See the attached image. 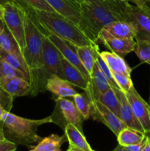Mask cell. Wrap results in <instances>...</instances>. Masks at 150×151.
I'll return each instance as SVG.
<instances>
[{
  "label": "cell",
  "mask_w": 150,
  "mask_h": 151,
  "mask_svg": "<svg viewBox=\"0 0 150 151\" xmlns=\"http://www.w3.org/2000/svg\"><path fill=\"white\" fill-rule=\"evenodd\" d=\"M112 151H127V150L125 148L124 146H122L119 144L116 147H115V149H113Z\"/></svg>",
  "instance_id": "40"
},
{
  "label": "cell",
  "mask_w": 150,
  "mask_h": 151,
  "mask_svg": "<svg viewBox=\"0 0 150 151\" xmlns=\"http://www.w3.org/2000/svg\"><path fill=\"white\" fill-rule=\"evenodd\" d=\"M11 1H13V0H0V4L4 7L7 3L11 2Z\"/></svg>",
  "instance_id": "45"
},
{
  "label": "cell",
  "mask_w": 150,
  "mask_h": 151,
  "mask_svg": "<svg viewBox=\"0 0 150 151\" xmlns=\"http://www.w3.org/2000/svg\"><path fill=\"white\" fill-rule=\"evenodd\" d=\"M61 64L63 69V79L73 85L80 88L82 90L88 89L89 86L90 80L85 78L83 74L77 67L68 61L61 55Z\"/></svg>",
  "instance_id": "14"
},
{
  "label": "cell",
  "mask_w": 150,
  "mask_h": 151,
  "mask_svg": "<svg viewBox=\"0 0 150 151\" xmlns=\"http://www.w3.org/2000/svg\"><path fill=\"white\" fill-rule=\"evenodd\" d=\"M33 13L46 34L52 33L75 47L93 46L96 43L90 40L79 27L67 18L56 12L39 11Z\"/></svg>",
  "instance_id": "4"
},
{
  "label": "cell",
  "mask_w": 150,
  "mask_h": 151,
  "mask_svg": "<svg viewBox=\"0 0 150 151\" xmlns=\"http://www.w3.org/2000/svg\"><path fill=\"white\" fill-rule=\"evenodd\" d=\"M16 1L35 10L55 12L46 0H16Z\"/></svg>",
  "instance_id": "32"
},
{
  "label": "cell",
  "mask_w": 150,
  "mask_h": 151,
  "mask_svg": "<svg viewBox=\"0 0 150 151\" xmlns=\"http://www.w3.org/2000/svg\"><path fill=\"white\" fill-rule=\"evenodd\" d=\"M90 119L104 124L117 137L119 133L126 128L123 121L113 111L96 100H91Z\"/></svg>",
  "instance_id": "9"
},
{
  "label": "cell",
  "mask_w": 150,
  "mask_h": 151,
  "mask_svg": "<svg viewBox=\"0 0 150 151\" xmlns=\"http://www.w3.org/2000/svg\"><path fill=\"white\" fill-rule=\"evenodd\" d=\"M64 131L69 145L74 146L84 151H95L88 144L85 136L83 135V133L81 132L74 125L70 123L67 124L65 127Z\"/></svg>",
  "instance_id": "21"
},
{
  "label": "cell",
  "mask_w": 150,
  "mask_h": 151,
  "mask_svg": "<svg viewBox=\"0 0 150 151\" xmlns=\"http://www.w3.org/2000/svg\"><path fill=\"white\" fill-rule=\"evenodd\" d=\"M0 48L7 52L12 53L23 58L21 50L19 44L6 27L0 34Z\"/></svg>",
  "instance_id": "24"
},
{
  "label": "cell",
  "mask_w": 150,
  "mask_h": 151,
  "mask_svg": "<svg viewBox=\"0 0 150 151\" xmlns=\"http://www.w3.org/2000/svg\"><path fill=\"white\" fill-rule=\"evenodd\" d=\"M82 2L88 3V4H95V3L101 2V1H104V0H82Z\"/></svg>",
  "instance_id": "41"
},
{
  "label": "cell",
  "mask_w": 150,
  "mask_h": 151,
  "mask_svg": "<svg viewBox=\"0 0 150 151\" xmlns=\"http://www.w3.org/2000/svg\"><path fill=\"white\" fill-rule=\"evenodd\" d=\"M91 100L92 98L87 90L84 91L83 94L76 93L73 97V101L76 109L80 112L85 119H90Z\"/></svg>",
  "instance_id": "26"
},
{
  "label": "cell",
  "mask_w": 150,
  "mask_h": 151,
  "mask_svg": "<svg viewBox=\"0 0 150 151\" xmlns=\"http://www.w3.org/2000/svg\"><path fill=\"white\" fill-rule=\"evenodd\" d=\"M0 58L3 59L4 61L7 62L12 67L21 72L22 73L29 77V69H28L23 58L16 55L12 54V53L7 52L4 51V50L1 48H0Z\"/></svg>",
  "instance_id": "28"
},
{
  "label": "cell",
  "mask_w": 150,
  "mask_h": 151,
  "mask_svg": "<svg viewBox=\"0 0 150 151\" xmlns=\"http://www.w3.org/2000/svg\"><path fill=\"white\" fill-rule=\"evenodd\" d=\"M17 145L10 140H0V151H16Z\"/></svg>",
  "instance_id": "35"
},
{
  "label": "cell",
  "mask_w": 150,
  "mask_h": 151,
  "mask_svg": "<svg viewBox=\"0 0 150 151\" xmlns=\"http://www.w3.org/2000/svg\"><path fill=\"white\" fill-rule=\"evenodd\" d=\"M145 137L146 134L128 127L122 130L117 136L119 144L124 147L141 142Z\"/></svg>",
  "instance_id": "25"
},
{
  "label": "cell",
  "mask_w": 150,
  "mask_h": 151,
  "mask_svg": "<svg viewBox=\"0 0 150 151\" xmlns=\"http://www.w3.org/2000/svg\"><path fill=\"white\" fill-rule=\"evenodd\" d=\"M13 102V97L0 88V121L5 112H10Z\"/></svg>",
  "instance_id": "34"
},
{
  "label": "cell",
  "mask_w": 150,
  "mask_h": 151,
  "mask_svg": "<svg viewBox=\"0 0 150 151\" xmlns=\"http://www.w3.org/2000/svg\"><path fill=\"white\" fill-rule=\"evenodd\" d=\"M97 100L102 103L104 106H106L107 109H110L111 111H113L115 114H116L120 118V102L112 87L109 88L107 91L101 94Z\"/></svg>",
  "instance_id": "27"
},
{
  "label": "cell",
  "mask_w": 150,
  "mask_h": 151,
  "mask_svg": "<svg viewBox=\"0 0 150 151\" xmlns=\"http://www.w3.org/2000/svg\"><path fill=\"white\" fill-rule=\"evenodd\" d=\"M135 116L146 134L150 132V105H149L133 86L125 92Z\"/></svg>",
  "instance_id": "10"
},
{
  "label": "cell",
  "mask_w": 150,
  "mask_h": 151,
  "mask_svg": "<svg viewBox=\"0 0 150 151\" xmlns=\"http://www.w3.org/2000/svg\"><path fill=\"white\" fill-rule=\"evenodd\" d=\"M56 13L67 18L78 26L80 19V10L69 0H46Z\"/></svg>",
  "instance_id": "18"
},
{
  "label": "cell",
  "mask_w": 150,
  "mask_h": 151,
  "mask_svg": "<svg viewBox=\"0 0 150 151\" xmlns=\"http://www.w3.org/2000/svg\"><path fill=\"white\" fill-rule=\"evenodd\" d=\"M149 99H150V97H149Z\"/></svg>",
  "instance_id": "48"
},
{
  "label": "cell",
  "mask_w": 150,
  "mask_h": 151,
  "mask_svg": "<svg viewBox=\"0 0 150 151\" xmlns=\"http://www.w3.org/2000/svg\"><path fill=\"white\" fill-rule=\"evenodd\" d=\"M149 2L150 0H134V4L137 6H142Z\"/></svg>",
  "instance_id": "38"
},
{
  "label": "cell",
  "mask_w": 150,
  "mask_h": 151,
  "mask_svg": "<svg viewBox=\"0 0 150 151\" xmlns=\"http://www.w3.org/2000/svg\"><path fill=\"white\" fill-rule=\"evenodd\" d=\"M3 14H4V7L0 4V18L2 19Z\"/></svg>",
  "instance_id": "46"
},
{
  "label": "cell",
  "mask_w": 150,
  "mask_h": 151,
  "mask_svg": "<svg viewBox=\"0 0 150 151\" xmlns=\"http://www.w3.org/2000/svg\"><path fill=\"white\" fill-rule=\"evenodd\" d=\"M18 3L23 9L24 19L25 47L22 57L30 74L43 66V40L46 34L38 23L32 9Z\"/></svg>",
  "instance_id": "2"
},
{
  "label": "cell",
  "mask_w": 150,
  "mask_h": 151,
  "mask_svg": "<svg viewBox=\"0 0 150 151\" xmlns=\"http://www.w3.org/2000/svg\"><path fill=\"white\" fill-rule=\"evenodd\" d=\"M112 75H113V79H114L116 85L124 92L128 91L133 86V83L131 80V76H128V75L121 73H115V72H112Z\"/></svg>",
  "instance_id": "33"
},
{
  "label": "cell",
  "mask_w": 150,
  "mask_h": 151,
  "mask_svg": "<svg viewBox=\"0 0 150 151\" xmlns=\"http://www.w3.org/2000/svg\"><path fill=\"white\" fill-rule=\"evenodd\" d=\"M110 88L111 86L109 81L95 63L93 68V72L90 77L89 86L86 89L89 92L91 98L97 100L101 94Z\"/></svg>",
  "instance_id": "16"
},
{
  "label": "cell",
  "mask_w": 150,
  "mask_h": 151,
  "mask_svg": "<svg viewBox=\"0 0 150 151\" xmlns=\"http://www.w3.org/2000/svg\"><path fill=\"white\" fill-rule=\"evenodd\" d=\"M126 21L137 31L135 39L150 40V7L146 4L132 5L128 3L126 8Z\"/></svg>",
  "instance_id": "8"
},
{
  "label": "cell",
  "mask_w": 150,
  "mask_h": 151,
  "mask_svg": "<svg viewBox=\"0 0 150 151\" xmlns=\"http://www.w3.org/2000/svg\"><path fill=\"white\" fill-rule=\"evenodd\" d=\"M68 151H84L82 150H81V149H79L77 148V147H74V146H71V145H69V148H68Z\"/></svg>",
  "instance_id": "43"
},
{
  "label": "cell",
  "mask_w": 150,
  "mask_h": 151,
  "mask_svg": "<svg viewBox=\"0 0 150 151\" xmlns=\"http://www.w3.org/2000/svg\"><path fill=\"white\" fill-rule=\"evenodd\" d=\"M67 141L66 134L58 136L51 134L49 137L42 139L36 146L29 151H60L62 145Z\"/></svg>",
  "instance_id": "22"
},
{
  "label": "cell",
  "mask_w": 150,
  "mask_h": 151,
  "mask_svg": "<svg viewBox=\"0 0 150 151\" xmlns=\"http://www.w3.org/2000/svg\"><path fill=\"white\" fill-rule=\"evenodd\" d=\"M74 86L57 75H52L46 83V90L52 93L57 98L73 97L76 94Z\"/></svg>",
  "instance_id": "17"
},
{
  "label": "cell",
  "mask_w": 150,
  "mask_h": 151,
  "mask_svg": "<svg viewBox=\"0 0 150 151\" xmlns=\"http://www.w3.org/2000/svg\"><path fill=\"white\" fill-rule=\"evenodd\" d=\"M133 51L142 63L150 65V40L136 39Z\"/></svg>",
  "instance_id": "29"
},
{
  "label": "cell",
  "mask_w": 150,
  "mask_h": 151,
  "mask_svg": "<svg viewBox=\"0 0 150 151\" xmlns=\"http://www.w3.org/2000/svg\"><path fill=\"white\" fill-rule=\"evenodd\" d=\"M52 75H57L63 79L61 53L48 37L44 35L43 40V66L29 74V94L34 97L45 91L47 81Z\"/></svg>",
  "instance_id": "5"
},
{
  "label": "cell",
  "mask_w": 150,
  "mask_h": 151,
  "mask_svg": "<svg viewBox=\"0 0 150 151\" xmlns=\"http://www.w3.org/2000/svg\"><path fill=\"white\" fill-rule=\"evenodd\" d=\"M55 103L54 111L50 116L52 122L57 124L63 129L67 124H72L83 133L82 122L85 119L76 109L74 101L66 98H57Z\"/></svg>",
  "instance_id": "7"
},
{
  "label": "cell",
  "mask_w": 150,
  "mask_h": 151,
  "mask_svg": "<svg viewBox=\"0 0 150 151\" xmlns=\"http://www.w3.org/2000/svg\"><path fill=\"white\" fill-rule=\"evenodd\" d=\"M66 151H68V150H66Z\"/></svg>",
  "instance_id": "47"
},
{
  "label": "cell",
  "mask_w": 150,
  "mask_h": 151,
  "mask_svg": "<svg viewBox=\"0 0 150 151\" xmlns=\"http://www.w3.org/2000/svg\"><path fill=\"white\" fill-rule=\"evenodd\" d=\"M5 27L16 38L21 52L25 47V31L24 12L21 6L13 0L4 6L2 17Z\"/></svg>",
  "instance_id": "6"
},
{
  "label": "cell",
  "mask_w": 150,
  "mask_h": 151,
  "mask_svg": "<svg viewBox=\"0 0 150 151\" xmlns=\"http://www.w3.org/2000/svg\"><path fill=\"white\" fill-rule=\"evenodd\" d=\"M46 36L54 44V45L57 47V50L60 51L62 55L68 61H69L71 63L74 65L76 67H77L80 70V72L83 74L85 78L90 80L89 74H88V72H87L86 69H85L84 66L82 65V63L79 60L77 53H76V49H75V46L72 45L70 43L62 39L61 38L54 35V34L48 33Z\"/></svg>",
  "instance_id": "12"
},
{
  "label": "cell",
  "mask_w": 150,
  "mask_h": 151,
  "mask_svg": "<svg viewBox=\"0 0 150 151\" xmlns=\"http://www.w3.org/2000/svg\"><path fill=\"white\" fill-rule=\"evenodd\" d=\"M4 27H5V24H4V21H3V19L1 18H0V34L1 33V32H2Z\"/></svg>",
  "instance_id": "42"
},
{
  "label": "cell",
  "mask_w": 150,
  "mask_h": 151,
  "mask_svg": "<svg viewBox=\"0 0 150 151\" xmlns=\"http://www.w3.org/2000/svg\"><path fill=\"white\" fill-rule=\"evenodd\" d=\"M7 78H21L29 81V77L12 67L3 59L0 58V80Z\"/></svg>",
  "instance_id": "31"
},
{
  "label": "cell",
  "mask_w": 150,
  "mask_h": 151,
  "mask_svg": "<svg viewBox=\"0 0 150 151\" xmlns=\"http://www.w3.org/2000/svg\"><path fill=\"white\" fill-rule=\"evenodd\" d=\"M0 88L13 98L28 95L30 92L29 81L21 78H7L0 80Z\"/></svg>",
  "instance_id": "15"
},
{
  "label": "cell",
  "mask_w": 150,
  "mask_h": 151,
  "mask_svg": "<svg viewBox=\"0 0 150 151\" xmlns=\"http://www.w3.org/2000/svg\"><path fill=\"white\" fill-rule=\"evenodd\" d=\"M128 3L123 0H104L95 4L81 3L78 27L90 40L97 44L99 34L105 27L117 21H126Z\"/></svg>",
  "instance_id": "1"
},
{
  "label": "cell",
  "mask_w": 150,
  "mask_h": 151,
  "mask_svg": "<svg viewBox=\"0 0 150 151\" xmlns=\"http://www.w3.org/2000/svg\"><path fill=\"white\" fill-rule=\"evenodd\" d=\"M99 54L112 72L124 74L130 76L132 69L123 57L112 52L103 51Z\"/></svg>",
  "instance_id": "19"
},
{
  "label": "cell",
  "mask_w": 150,
  "mask_h": 151,
  "mask_svg": "<svg viewBox=\"0 0 150 151\" xmlns=\"http://www.w3.org/2000/svg\"><path fill=\"white\" fill-rule=\"evenodd\" d=\"M147 136V139L145 145L143 147L142 150L141 151H150V135L148 134H146Z\"/></svg>",
  "instance_id": "37"
},
{
  "label": "cell",
  "mask_w": 150,
  "mask_h": 151,
  "mask_svg": "<svg viewBox=\"0 0 150 151\" xmlns=\"http://www.w3.org/2000/svg\"><path fill=\"white\" fill-rule=\"evenodd\" d=\"M113 88L115 91V92H116L121 104L120 119L123 121L124 123L128 128H132V129L137 130V131H141V132L146 134L143 127L141 126V125L138 122V119L134 116L132 108H131L130 104H129V101H128L127 97H126L125 92L121 91L119 88Z\"/></svg>",
  "instance_id": "13"
},
{
  "label": "cell",
  "mask_w": 150,
  "mask_h": 151,
  "mask_svg": "<svg viewBox=\"0 0 150 151\" xmlns=\"http://www.w3.org/2000/svg\"><path fill=\"white\" fill-rule=\"evenodd\" d=\"M146 139H147V136L146 134V137L144 138V139L143 141H141V142L137 143V144L135 145H129V146H126L125 148L127 150V151H141L142 150L143 147H144L145 145L146 142Z\"/></svg>",
  "instance_id": "36"
},
{
  "label": "cell",
  "mask_w": 150,
  "mask_h": 151,
  "mask_svg": "<svg viewBox=\"0 0 150 151\" xmlns=\"http://www.w3.org/2000/svg\"><path fill=\"white\" fill-rule=\"evenodd\" d=\"M1 123L7 139L26 147H32L42 138L37 134L38 127L52 122L51 116L41 119H29L5 112L2 115Z\"/></svg>",
  "instance_id": "3"
},
{
  "label": "cell",
  "mask_w": 150,
  "mask_h": 151,
  "mask_svg": "<svg viewBox=\"0 0 150 151\" xmlns=\"http://www.w3.org/2000/svg\"><path fill=\"white\" fill-rule=\"evenodd\" d=\"M69 1H71L72 3H74V4H76V5L78 6L79 7H80L81 3H82V0H69Z\"/></svg>",
  "instance_id": "44"
},
{
  "label": "cell",
  "mask_w": 150,
  "mask_h": 151,
  "mask_svg": "<svg viewBox=\"0 0 150 151\" xmlns=\"http://www.w3.org/2000/svg\"><path fill=\"white\" fill-rule=\"evenodd\" d=\"M97 47H99L97 44H95L93 46L75 47L79 60L82 63L87 72H88L90 77L92 74L93 68H94V64H95L94 51H95V49Z\"/></svg>",
  "instance_id": "23"
},
{
  "label": "cell",
  "mask_w": 150,
  "mask_h": 151,
  "mask_svg": "<svg viewBox=\"0 0 150 151\" xmlns=\"http://www.w3.org/2000/svg\"><path fill=\"white\" fill-rule=\"evenodd\" d=\"M149 133H150V132H149Z\"/></svg>",
  "instance_id": "49"
},
{
  "label": "cell",
  "mask_w": 150,
  "mask_h": 151,
  "mask_svg": "<svg viewBox=\"0 0 150 151\" xmlns=\"http://www.w3.org/2000/svg\"><path fill=\"white\" fill-rule=\"evenodd\" d=\"M6 137L5 135H4V129H3L2 125H1V122H0V140H4L5 139Z\"/></svg>",
  "instance_id": "39"
},
{
  "label": "cell",
  "mask_w": 150,
  "mask_h": 151,
  "mask_svg": "<svg viewBox=\"0 0 150 151\" xmlns=\"http://www.w3.org/2000/svg\"><path fill=\"white\" fill-rule=\"evenodd\" d=\"M97 43L102 44L112 52L116 53L124 58L133 51L135 41L131 38L114 37L102 29L99 34Z\"/></svg>",
  "instance_id": "11"
},
{
  "label": "cell",
  "mask_w": 150,
  "mask_h": 151,
  "mask_svg": "<svg viewBox=\"0 0 150 151\" xmlns=\"http://www.w3.org/2000/svg\"><path fill=\"white\" fill-rule=\"evenodd\" d=\"M105 32L114 37L135 39L137 31L133 25L126 21H117L103 29Z\"/></svg>",
  "instance_id": "20"
},
{
  "label": "cell",
  "mask_w": 150,
  "mask_h": 151,
  "mask_svg": "<svg viewBox=\"0 0 150 151\" xmlns=\"http://www.w3.org/2000/svg\"><path fill=\"white\" fill-rule=\"evenodd\" d=\"M100 52H99V47H97L95 49V51H94V58H95V63L97 65V66L99 67V69L101 70V72H102L103 75L106 77V78L107 79V81L110 83V86L113 88H119L118 86L116 85V82H115L114 79H113V75H112V72L110 71V69H109V67L107 66V63L104 62V60H103L102 58L100 56Z\"/></svg>",
  "instance_id": "30"
}]
</instances>
